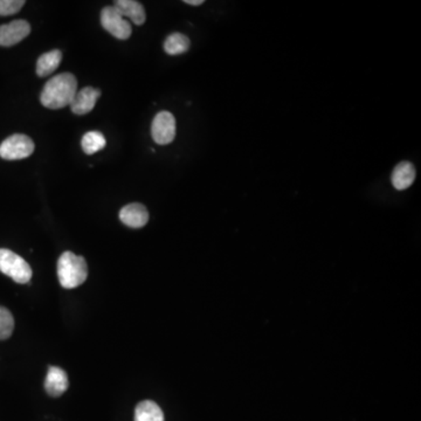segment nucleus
Masks as SVG:
<instances>
[{
	"mask_svg": "<svg viewBox=\"0 0 421 421\" xmlns=\"http://www.w3.org/2000/svg\"><path fill=\"white\" fill-rule=\"evenodd\" d=\"M78 92V80L70 73H63L51 79L41 92L42 106L49 109H63L70 106Z\"/></svg>",
	"mask_w": 421,
	"mask_h": 421,
	"instance_id": "obj_1",
	"label": "nucleus"
},
{
	"mask_svg": "<svg viewBox=\"0 0 421 421\" xmlns=\"http://www.w3.org/2000/svg\"><path fill=\"white\" fill-rule=\"evenodd\" d=\"M88 276V266L83 256L65 251L58 261V277L63 288L73 289L81 286Z\"/></svg>",
	"mask_w": 421,
	"mask_h": 421,
	"instance_id": "obj_2",
	"label": "nucleus"
},
{
	"mask_svg": "<svg viewBox=\"0 0 421 421\" xmlns=\"http://www.w3.org/2000/svg\"><path fill=\"white\" fill-rule=\"evenodd\" d=\"M0 272L22 285L28 283L33 274L30 265L22 256L6 248H0Z\"/></svg>",
	"mask_w": 421,
	"mask_h": 421,
	"instance_id": "obj_3",
	"label": "nucleus"
},
{
	"mask_svg": "<svg viewBox=\"0 0 421 421\" xmlns=\"http://www.w3.org/2000/svg\"><path fill=\"white\" fill-rule=\"evenodd\" d=\"M34 142L22 133L8 137L0 145V157L6 160H18L27 158L34 152Z\"/></svg>",
	"mask_w": 421,
	"mask_h": 421,
	"instance_id": "obj_4",
	"label": "nucleus"
},
{
	"mask_svg": "<svg viewBox=\"0 0 421 421\" xmlns=\"http://www.w3.org/2000/svg\"><path fill=\"white\" fill-rule=\"evenodd\" d=\"M152 140L159 145H170L176 137V119L170 111H160L151 124Z\"/></svg>",
	"mask_w": 421,
	"mask_h": 421,
	"instance_id": "obj_5",
	"label": "nucleus"
},
{
	"mask_svg": "<svg viewBox=\"0 0 421 421\" xmlns=\"http://www.w3.org/2000/svg\"><path fill=\"white\" fill-rule=\"evenodd\" d=\"M101 24L104 30L119 40H126L131 35V25L126 22L114 6H107L101 12Z\"/></svg>",
	"mask_w": 421,
	"mask_h": 421,
	"instance_id": "obj_6",
	"label": "nucleus"
},
{
	"mask_svg": "<svg viewBox=\"0 0 421 421\" xmlns=\"http://www.w3.org/2000/svg\"><path fill=\"white\" fill-rule=\"evenodd\" d=\"M31 33V25L26 20L15 22L0 26V46L10 47L19 44Z\"/></svg>",
	"mask_w": 421,
	"mask_h": 421,
	"instance_id": "obj_7",
	"label": "nucleus"
},
{
	"mask_svg": "<svg viewBox=\"0 0 421 421\" xmlns=\"http://www.w3.org/2000/svg\"><path fill=\"white\" fill-rule=\"evenodd\" d=\"M119 220L131 229H142L148 224L149 212L142 204H129L119 210Z\"/></svg>",
	"mask_w": 421,
	"mask_h": 421,
	"instance_id": "obj_8",
	"label": "nucleus"
},
{
	"mask_svg": "<svg viewBox=\"0 0 421 421\" xmlns=\"http://www.w3.org/2000/svg\"><path fill=\"white\" fill-rule=\"evenodd\" d=\"M101 97L100 89L85 87L76 92L74 100L70 104V109L75 115H85L90 113L97 106V102Z\"/></svg>",
	"mask_w": 421,
	"mask_h": 421,
	"instance_id": "obj_9",
	"label": "nucleus"
},
{
	"mask_svg": "<svg viewBox=\"0 0 421 421\" xmlns=\"http://www.w3.org/2000/svg\"><path fill=\"white\" fill-rule=\"evenodd\" d=\"M69 386L68 376L58 366H51L44 379V390L51 397H60Z\"/></svg>",
	"mask_w": 421,
	"mask_h": 421,
	"instance_id": "obj_10",
	"label": "nucleus"
},
{
	"mask_svg": "<svg viewBox=\"0 0 421 421\" xmlns=\"http://www.w3.org/2000/svg\"><path fill=\"white\" fill-rule=\"evenodd\" d=\"M114 8L123 18H129L137 26L143 25L147 20L145 6L136 0H116Z\"/></svg>",
	"mask_w": 421,
	"mask_h": 421,
	"instance_id": "obj_11",
	"label": "nucleus"
},
{
	"mask_svg": "<svg viewBox=\"0 0 421 421\" xmlns=\"http://www.w3.org/2000/svg\"><path fill=\"white\" fill-rule=\"evenodd\" d=\"M415 176H417V172H415V167L412 163H399L392 172V185L398 191L408 189L411 185L413 184Z\"/></svg>",
	"mask_w": 421,
	"mask_h": 421,
	"instance_id": "obj_12",
	"label": "nucleus"
},
{
	"mask_svg": "<svg viewBox=\"0 0 421 421\" xmlns=\"http://www.w3.org/2000/svg\"><path fill=\"white\" fill-rule=\"evenodd\" d=\"M63 60V53L59 49H54L51 52L44 53L38 59L37 74L40 78L49 76L60 66Z\"/></svg>",
	"mask_w": 421,
	"mask_h": 421,
	"instance_id": "obj_13",
	"label": "nucleus"
},
{
	"mask_svg": "<svg viewBox=\"0 0 421 421\" xmlns=\"http://www.w3.org/2000/svg\"><path fill=\"white\" fill-rule=\"evenodd\" d=\"M135 421H164V413L155 402L145 400L136 406Z\"/></svg>",
	"mask_w": 421,
	"mask_h": 421,
	"instance_id": "obj_14",
	"label": "nucleus"
},
{
	"mask_svg": "<svg viewBox=\"0 0 421 421\" xmlns=\"http://www.w3.org/2000/svg\"><path fill=\"white\" fill-rule=\"evenodd\" d=\"M190 49V39L184 34L171 33L164 41V51L169 56H181Z\"/></svg>",
	"mask_w": 421,
	"mask_h": 421,
	"instance_id": "obj_15",
	"label": "nucleus"
},
{
	"mask_svg": "<svg viewBox=\"0 0 421 421\" xmlns=\"http://www.w3.org/2000/svg\"><path fill=\"white\" fill-rule=\"evenodd\" d=\"M107 140L100 131H89L82 137L81 147L85 155H94L106 148Z\"/></svg>",
	"mask_w": 421,
	"mask_h": 421,
	"instance_id": "obj_16",
	"label": "nucleus"
},
{
	"mask_svg": "<svg viewBox=\"0 0 421 421\" xmlns=\"http://www.w3.org/2000/svg\"><path fill=\"white\" fill-rule=\"evenodd\" d=\"M15 329V320L10 311L0 307V340H8Z\"/></svg>",
	"mask_w": 421,
	"mask_h": 421,
	"instance_id": "obj_17",
	"label": "nucleus"
},
{
	"mask_svg": "<svg viewBox=\"0 0 421 421\" xmlns=\"http://www.w3.org/2000/svg\"><path fill=\"white\" fill-rule=\"evenodd\" d=\"M25 5V0H0V15L8 17L18 13Z\"/></svg>",
	"mask_w": 421,
	"mask_h": 421,
	"instance_id": "obj_18",
	"label": "nucleus"
},
{
	"mask_svg": "<svg viewBox=\"0 0 421 421\" xmlns=\"http://www.w3.org/2000/svg\"><path fill=\"white\" fill-rule=\"evenodd\" d=\"M185 4L192 5V6H199L204 4V0H185Z\"/></svg>",
	"mask_w": 421,
	"mask_h": 421,
	"instance_id": "obj_19",
	"label": "nucleus"
}]
</instances>
